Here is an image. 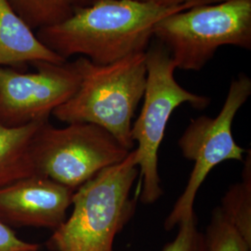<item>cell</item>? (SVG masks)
<instances>
[{
	"mask_svg": "<svg viewBox=\"0 0 251 251\" xmlns=\"http://www.w3.org/2000/svg\"><path fill=\"white\" fill-rule=\"evenodd\" d=\"M220 0H194L162 7L134 0H97L54 26L36 31L39 41L63 60L76 55L100 65L145 52L154 27L180 10Z\"/></svg>",
	"mask_w": 251,
	"mask_h": 251,
	"instance_id": "cell-1",
	"label": "cell"
},
{
	"mask_svg": "<svg viewBox=\"0 0 251 251\" xmlns=\"http://www.w3.org/2000/svg\"><path fill=\"white\" fill-rule=\"evenodd\" d=\"M75 62L80 73V85L51 115L67 124L99 126L130 151L134 146L131 122L146 87L145 52L104 65L91 63L84 57Z\"/></svg>",
	"mask_w": 251,
	"mask_h": 251,
	"instance_id": "cell-2",
	"label": "cell"
},
{
	"mask_svg": "<svg viewBox=\"0 0 251 251\" xmlns=\"http://www.w3.org/2000/svg\"><path fill=\"white\" fill-rule=\"evenodd\" d=\"M134 151L100 171L76 189L72 213L54 230L49 246L55 251H114V241L134 215L129 198L139 175Z\"/></svg>",
	"mask_w": 251,
	"mask_h": 251,
	"instance_id": "cell-3",
	"label": "cell"
},
{
	"mask_svg": "<svg viewBox=\"0 0 251 251\" xmlns=\"http://www.w3.org/2000/svg\"><path fill=\"white\" fill-rule=\"evenodd\" d=\"M153 37L171 54L176 69L200 71L221 47L251 50V0L200 4L162 19Z\"/></svg>",
	"mask_w": 251,
	"mask_h": 251,
	"instance_id": "cell-4",
	"label": "cell"
},
{
	"mask_svg": "<svg viewBox=\"0 0 251 251\" xmlns=\"http://www.w3.org/2000/svg\"><path fill=\"white\" fill-rule=\"evenodd\" d=\"M147 79L144 106L134 125L131 138L138 143L134 150L140 168L142 187L140 198L152 204L163 194L158 173V150L172 113L183 103L197 109L206 108L210 100L182 88L175 79V63L169 50L155 41L145 51Z\"/></svg>",
	"mask_w": 251,
	"mask_h": 251,
	"instance_id": "cell-5",
	"label": "cell"
},
{
	"mask_svg": "<svg viewBox=\"0 0 251 251\" xmlns=\"http://www.w3.org/2000/svg\"><path fill=\"white\" fill-rule=\"evenodd\" d=\"M129 152L99 126L55 127L47 121L34 143L36 175L75 191L100 171L123 161Z\"/></svg>",
	"mask_w": 251,
	"mask_h": 251,
	"instance_id": "cell-6",
	"label": "cell"
},
{
	"mask_svg": "<svg viewBox=\"0 0 251 251\" xmlns=\"http://www.w3.org/2000/svg\"><path fill=\"white\" fill-rule=\"evenodd\" d=\"M251 95V79L241 73L231 82L219 115L193 119L179 138L182 155L195 162V166L186 187L165 221L167 231L196 214L194 204L198 190L216 166L227 160L242 161L246 150L235 143L232 126L237 112Z\"/></svg>",
	"mask_w": 251,
	"mask_h": 251,
	"instance_id": "cell-7",
	"label": "cell"
},
{
	"mask_svg": "<svg viewBox=\"0 0 251 251\" xmlns=\"http://www.w3.org/2000/svg\"><path fill=\"white\" fill-rule=\"evenodd\" d=\"M36 72L0 66V121L15 126L49 120L54 110L72 97L80 85L77 65L36 62Z\"/></svg>",
	"mask_w": 251,
	"mask_h": 251,
	"instance_id": "cell-8",
	"label": "cell"
},
{
	"mask_svg": "<svg viewBox=\"0 0 251 251\" xmlns=\"http://www.w3.org/2000/svg\"><path fill=\"white\" fill-rule=\"evenodd\" d=\"M75 190L34 175L0 189V222L56 230L66 220Z\"/></svg>",
	"mask_w": 251,
	"mask_h": 251,
	"instance_id": "cell-9",
	"label": "cell"
},
{
	"mask_svg": "<svg viewBox=\"0 0 251 251\" xmlns=\"http://www.w3.org/2000/svg\"><path fill=\"white\" fill-rule=\"evenodd\" d=\"M36 62H67L43 45L12 9L8 0H0V66L14 67Z\"/></svg>",
	"mask_w": 251,
	"mask_h": 251,
	"instance_id": "cell-10",
	"label": "cell"
},
{
	"mask_svg": "<svg viewBox=\"0 0 251 251\" xmlns=\"http://www.w3.org/2000/svg\"><path fill=\"white\" fill-rule=\"evenodd\" d=\"M47 121L15 126L0 121V189L36 175L34 143Z\"/></svg>",
	"mask_w": 251,
	"mask_h": 251,
	"instance_id": "cell-11",
	"label": "cell"
},
{
	"mask_svg": "<svg viewBox=\"0 0 251 251\" xmlns=\"http://www.w3.org/2000/svg\"><path fill=\"white\" fill-rule=\"evenodd\" d=\"M33 31L62 24L97 0H8Z\"/></svg>",
	"mask_w": 251,
	"mask_h": 251,
	"instance_id": "cell-12",
	"label": "cell"
},
{
	"mask_svg": "<svg viewBox=\"0 0 251 251\" xmlns=\"http://www.w3.org/2000/svg\"><path fill=\"white\" fill-rule=\"evenodd\" d=\"M251 151L243 169L242 181L231 186L220 206L229 222L251 247Z\"/></svg>",
	"mask_w": 251,
	"mask_h": 251,
	"instance_id": "cell-13",
	"label": "cell"
},
{
	"mask_svg": "<svg viewBox=\"0 0 251 251\" xmlns=\"http://www.w3.org/2000/svg\"><path fill=\"white\" fill-rule=\"evenodd\" d=\"M204 251H251V247L226 218L222 208L216 207L204 233Z\"/></svg>",
	"mask_w": 251,
	"mask_h": 251,
	"instance_id": "cell-14",
	"label": "cell"
},
{
	"mask_svg": "<svg viewBox=\"0 0 251 251\" xmlns=\"http://www.w3.org/2000/svg\"><path fill=\"white\" fill-rule=\"evenodd\" d=\"M178 226L175 239L167 244L162 251H204V233L198 229L197 214L180 222Z\"/></svg>",
	"mask_w": 251,
	"mask_h": 251,
	"instance_id": "cell-15",
	"label": "cell"
},
{
	"mask_svg": "<svg viewBox=\"0 0 251 251\" xmlns=\"http://www.w3.org/2000/svg\"><path fill=\"white\" fill-rule=\"evenodd\" d=\"M38 249V245L23 241L9 226L0 222V251H37Z\"/></svg>",
	"mask_w": 251,
	"mask_h": 251,
	"instance_id": "cell-16",
	"label": "cell"
},
{
	"mask_svg": "<svg viewBox=\"0 0 251 251\" xmlns=\"http://www.w3.org/2000/svg\"><path fill=\"white\" fill-rule=\"evenodd\" d=\"M134 1L153 4V5L162 6V7H175V6H179L194 0H134Z\"/></svg>",
	"mask_w": 251,
	"mask_h": 251,
	"instance_id": "cell-17",
	"label": "cell"
},
{
	"mask_svg": "<svg viewBox=\"0 0 251 251\" xmlns=\"http://www.w3.org/2000/svg\"></svg>",
	"mask_w": 251,
	"mask_h": 251,
	"instance_id": "cell-18",
	"label": "cell"
}]
</instances>
